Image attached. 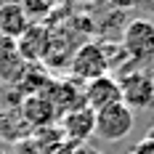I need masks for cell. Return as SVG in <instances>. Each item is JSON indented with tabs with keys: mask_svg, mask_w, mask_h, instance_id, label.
<instances>
[{
	"mask_svg": "<svg viewBox=\"0 0 154 154\" xmlns=\"http://www.w3.org/2000/svg\"><path fill=\"white\" fill-rule=\"evenodd\" d=\"M82 98H85V106L93 109V112H101V109H106V106L122 104L120 80L112 77V75L91 80V82H85V88H82Z\"/></svg>",
	"mask_w": 154,
	"mask_h": 154,
	"instance_id": "cell-7",
	"label": "cell"
},
{
	"mask_svg": "<svg viewBox=\"0 0 154 154\" xmlns=\"http://www.w3.org/2000/svg\"><path fill=\"white\" fill-rule=\"evenodd\" d=\"M27 27H29V19L21 11V3H0V37L19 40Z\"/></svg>",
	"mask_w": 154,
	"mask_h": 154,
	"instance_id": "cell-10",
	"label": "cell"
},
{
	"mask_svg": "<svg viewBox=\"0 0 154 154\" xmlns=\"http://www.w3.org/2000/svg\"><path fill=\"white\" fill-rule=\"evenodd\" d=\"M14 66V69H24V64L19 61V56H16V48H14V40H5V37H0V72L5 75V66Z\"/></svg>",
	"mask_w": 154,
	"mask_h": 154,
	"instance_id": "cell-12",
	"label": "cell"
},
{
	"mask_svg": "<svg viewBox=\"0 0 154 154\" xmlns=\"http://www.w3.org/2000/svg\"><path fill=\"white\" fill-rule=\"evenodd\" d=\"M69 72L77 82H91V80H98V77L109 75V53L106 45L96 43V40H88L75 51L72 61H69Z\"/></svg>",
	"mask_w": 154,
	"mask_h": 154,
	"instance_id": "cell-1",
	"label": "cell"
},
{
	"mask_svg": "<svg viewBox=\"0 0 154 154\" xmlns=\"http://www.w3.org/2000/svg\"><path fill=\"white\" fill-rule=\"evenodd\" d=\"M59 130H61V138L69 141L72 146L85 143L96 130V112L88 106H77L72 112H66L59 120Z\"/></svg>",
	"mask_w": 154,
	"mask_h": 154,
	"instance_id": "cell-6",
	"label": "cell"
},
{
	"mask_svg": "<svg viewBox=\"0 0 154 154\" xmlns=\"http://www.w3.org/2000/svg\"><path fill=\"white\" fill-rule=\"evenodd\" d=\"M40 154H77V146H72L69 141H56V143H51V146H45Z\"/></svg>",
	"mask_w": 154,
	"mask_h": 154,
	"instance_id": "cell-13",
	"label": "cell"
},
{
	"mask_svg": "<svg viewBox=\"0 0 154 154\" xmlns=\"http://www.w3.org/2000/svg\"><path fill=\"white\" fill-rule=\"evenodd\" d=\"M122 51L133 61L154 59V21L152 19H130L122 29Z\"/></svg>",
	"mask_w": 154,
	"mask_h": 154,
	"instance_id": "cell-2",
	"label": "cell"
},
{
	"mask_svg": "<svg viewBox=\"0 0 154 154\" xmlns=\"http://www.w3.org/2000/svg\"><path fill=\"white\" fill-rule=\"evenodd\" d=\"M133 112L125 106V104H114V106H106L101 112H96V130L93 136H98L101 141H122L130 130H133Z\"/></svg>",
	"mask_w": 154,
	"mask_h": 154,
	"instance_id": "cell-3",
	"label": "cell"
},
{
	"mask_svg": "<svg viewBox=\"0 0 154 154\" xmlns=\"http://www.w3.org/2000/svg\"><path fill=\"white\" fill-rule=\"evenodd\" d=\"M122 104L130 112L133 109H149L154 104V77L146 72H130L120 80Z\"/></svg>",
	"mask_w": 154,
	"mask_h": 154,
	"instance_id": "cell-5",
	"label": "cell"
},
{
	"mask_svg": "<svg viewBox=\"0 0 154 154\" xmlns=\"http://www.w3.org/2000/svg\"><path fill=\"white\" fill-rule=\"evenodd\" d=\"M130 154H154V136H152V138H143Z\"/></svg>",
	"mask_w": 154,
	"mask_h": 154,
	"instance_id": "cell-14",
	"label": "cell"
},
{
	"mask_svg": "<svg viewBox=\"0 0 154 154\" xmlns=\"http://www.w3.org/2000/svg\"><path fill=\"white\" fill-rule=\"evenodd\" d=\"M21 117H24V122L32 125L35 130L53 128V125L59 122V112H56V106L48 101L43 93L24 96V101H21Z\"/></svg>",
	"mask_w": 154,
	"mask_h": 154,
	"instance_id": "cell-9",
	"label": "cell"
},
{
	"mask_svg": "<svg viewBox=\"0 0 154 154\" xmlns=\"http://www.w3.org/2000/svg\"><path fill=\"white\" fill-rule=\"evenodd\" d=\"M48 45H51V27L48 24H29L21 32V37L14 40L16 56L21 64H40L48 56Z\"/></svg>",
	"mask_w": 154,
	"mask_h": 154,
	"instance_id": "cell-4",
	"label": "cell"
},
{
	"mask_svg": "<svg viewBox=\"0 0 154 154\" xmlns=\"http://www.w3.org/2000/svg\"><path fill=\"white\" fill-rule=\"evenodd\" d=\"M53 8L56 5L51 0H24L21 3V11L29 19V24H43V21H48V16H51Z\"/></svg>",
	"mask_w": 154,
	"mask_h": 154,
	"instance_id": "cell-11",
	"label": "cell"
},
{
	"mask_svg": "<svg viewBox=\"0 0 154 154\" xmlns=\"http://www.w3.org/2000/svg\"><path fill=\"white\" fill-rule=\"evenodd\" d=\"M40 93H43L48 101L56 106L59 117L66 114V112H72V109H77V106H85L82 88L75 85L72 80H48V85H45Z\"/></svg>",
	"mask_w": 154,
	"mask_h": 154,
	"instance_id": "cell-8",
	"label": "cell"
}]
</instances>
